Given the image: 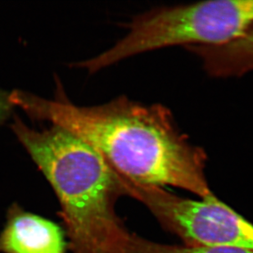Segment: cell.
Wrapping results in <instances>:
<instances>
[{"mask_svg":"<svg viewBox=\"0 0 253 253\" xmlns=\"http://www.w3.org/2000/svg\"><path fill=\"white\" fill-rule=\"evenodd\" d=\"M65 231L52 220L12 203L0 233V253H66Z\"/></svg>","mask_w":253,"mask_h":253,"instance_id":"5b68a950","label":"cell"},{"mask_svg":"<svg viewBox=\"0 0 253 253\" xmlns=\"http://www.w3.org/2000/svg\"><path fill=\"white\" fill-rule=\"evenodd\" d=\"M190 247H234L253 250V224L214 194L193 200L159 187L129 184V195Z\"/></svg>","mask_w":253,"mask_h":253,"instance_id":"277c9868","label":"cell"},{"mask_svg":"<svg viewBox=\"0 0 253 253\" xmlns=\"http://www.w3.org/2000/svg\"><path fill=\"white\" fill-rule=\"evenodd\" d=\"M10 93L0 91V123L7 117L13 106L10 103Z\"/></svg>","mask_w":253,"mask_h":253,"instance_id":"ba28073f","label":"cell"},{"mask_svg":"<svg viewBox=\"0 0 253 253\" xmlns=\"http://www.w3.org/2000/svg\"><path fill=\"white\" fill-rule=\"evenodd\" d=\"M9 99L33 118L87 142L129 184L176 187L201 198L212 194L206 178L205 152L179 130L164 106L122 97L82 108L63 98L48 100L22 91L12 92Z\"/></svg>","mask_w":253,"mask_h":253,"instance_id":"6da1fadb","label":"cell"},{"mask_svg":"<svg viewBox=\"0 0 253 253\" xmlns=\"http://www.w3.org/2000/svg\"><path fill=\"white\" fill-rule=\"evenodd\" d=\"M185 48L202 61L203 68L211 77H241L253 70V24L227 43Z\"/></svg>","mask_w":253,"mask_h":253,"instance_id":"8992f818","label":"cell"},{"mask_svg":"<svg viewBox=\"0 0 253 253\" xmlns=\"http://www.w3.org/2000/svg\"><path fill=\"white\" fill-rule=\"evenodd\" d=\"M253 24V0H213L162 7L138 15L129 32L110 49L81 62L89 72L159 48L216 45L234 40Z\"/></svg>","mask_w":253,"mask_h":253,"instance_id":"3957f363","label":"cell"},{"mask_svg":"<svg viewBox=\"0 0 253 253\" xmlns=\"http://www.w3.org/2000/svg\"><path fill=\"white\" fill-rule=\"evenodd\" d=\"M126 253H253V250L234 247L168 245L150 241L132 233Z\"/></svg>","mask_w":253,"mask_h":253,"instance_id":"52a82bcc","label":"cell"},{"mask_svg":"<svg viewBox=\"0 0 253 253\" xmlns=\"http://www.w3.org/2000/svg\"><path fill=\"white\" fill-rule=\"evenodd\" d=\"M12 129L55 192L72 253H126L132 233L116 203L129 184L87 142L62 127L41 131L15 120Z\"/></svg>","mask_w":253,"mask_h":253,"instance_id":"7a4b0ae2","label":"cell"}]
</instances>
